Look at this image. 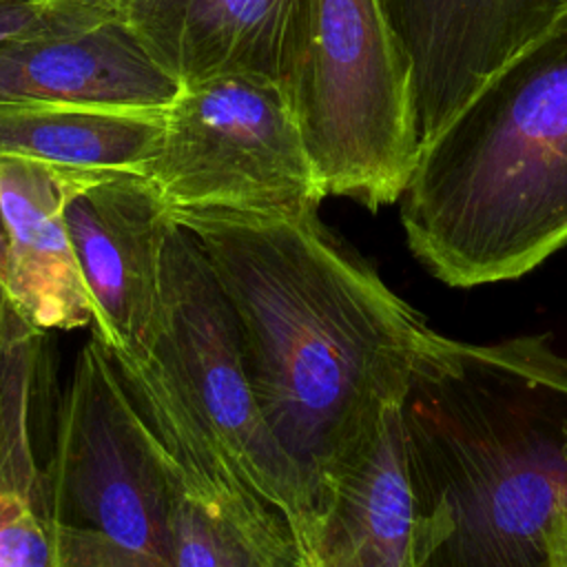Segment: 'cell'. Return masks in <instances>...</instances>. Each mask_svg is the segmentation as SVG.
Listing matches in <instances>:
<instances>
[{
    "mask_svg": "<svg viewBox=\"0 0 567 567\" xmlns=\"http://www.w3.org/2000/svg\"><path fill=\"white\" fill-rule=\"evenodd\" d=\"M323 197L401 199L421 151L408 53L381 0H303L284 80Z\"/></svg>",
    "mask_w": 567,
    "mask_h": 567,
    "instance_id": "4",
    "label": "cell"
},
{
    "mask_svg": "<svg viewBox=\"0 0 567 567\" xmlns=\"http://www.w3.org/2000/svg\"><path fill=\"white\" fill-rule=\"evenodd\" d=\"M173 567H259L246 545L182 487L173 507Z\"/></svg>",
    "mask_w": 567,
    "mask_h": 567,
    "instance_id": "15",
    "label": "cell"
},
{
    "mask_svg": "<svg viewBox=\"0 0 567 567\" xmlns=\"http://www.w3.org/2000/svg\"><path fill=\"white\" fill-rule=\"evenodd\" d=\"M414 80L419 140L565 9L567 0H381Z\"/></svg>",
    "mask_w": 567,
    "mask_h": 567,
    "instance_id": "10",
    "label": "cell"
},
{
    "mask_svg": "<svg viewBox=\"0 0 567 567\" xmlns=\"http://www.w3.org/2000/svg\"><path fill=\"white\" fill-rule=\"evenodd\" d=\"M0 567H62L49 512L11 492L0 494Z\"/></svg>",
    "mask_w": 567,
    "mask_h": 567,
    "instance_id": "16",
    "label": "cell"
},
{
    "mask_svg": "<svg viewBox=\"0 0 567 567\" xmlns=\"http://www.w3.org/2000/svg\"><path fill=\"white\" fill-rule=\"evenodd\" d=\"M4 272H7V230H4V221H2V204H0V341L4 339V334L9 332L13 319L9 299H7V288H4Z\"/></svg>",
    "mask_w": 567,
    "mask_h": 567,
    "instance_id": "18",
    "label": "cell"
},
{
    "mask_svg": "<svg viewBox=\"0 0 567 567\" xmlns=\"http://www.w3.org/2000/svg\"><path fill=\"white\" fill-rule=\"evenodd\" d=\"M419 565V516L399 401L334 478L317 523L310 567Z\"/></svg>",
    "mask_w": 567,
    "mask_h": 567,
    "instance_id": "12",
    "label": "cell"
},
{
    "mask_svg": "<svg viewBox=\"0 0 567 567\" xmlns=\"http://www.w3.org/2000/svg\"><path fill=\"white\" fill-rule=\"evenodd\" d=\"M179 91L133 24L102 9L0 44V104L166 113Z\"/></svg>",
    "mask_w": 567,
    "mask_h": 567,
    "instance_id": "9",
    "label": "cell"
},
{
    "mask_svg": "<svg viewBox=\"0 0 567 567\" xmlns=\"http://www.w3.org/2000/svg\"><path fill=\"white\" fill-rule=\"evenodd\" d=\"M151 348L270 540L292 565L310 567L315 514L303 483L257 403L230 306L197 239L177 221L164 248Z\"/></svg>",
    "mask_w": 567,
    "mask_h": 567,
    "instance_id": "6",
    "label": "cell"
},
{
    "mask_svg": "<svg viewBox=\"0 0 567 567\" xmlns=\"http://www.w3.org/2000/svg\"><path fill=\"white\" fill-rule=\"evenodd\" d=\"M235 317L257 403L317 523L343 465L405 394L432 332L310 210H173ZM315 540V538H312Z\"/></svg>",
    "mask_w": 567,
    "mask_h": 567,
    "instance_id": "1",
    "label": "cell"
},
{
    "mask_svg": "<svg viewBox=\"0 0 567 567\" xmlns=\"http://www.w3.org/2000/svg\"><path fill=\"white\" fill-rule=\"evenodd\" d=\"M419 567H560L567 354L549 334L430 332L401 399Z\"/></svg>",
    "mask_w": 567,
    "mask_h": 567,
    "instance_id": "2",
    "label": "cell"
},
{
    "mask_svg": "<svg viewBox=\"0 0 567 567\" xmlns=\"http://www.w3.org/2000/svg\"><path fill=\"white\" fill-rule=\"evenodd\" d=\"M144 175L173 210H310L326 199L288 93L264 75L182 86Z\"/></svg>",
    "mask_w": 567,
    "mask_h": 567,
    "instance_id": "7",
    "label": "cell"
},
{
    "mask_svg": "<svg viewBox=\"0 0 567 567\" xmlns=\"http://www.w3.org/2000/svg\"><path fill=\"white\" fill-rule=\"evenodd\" d=\"M303 0H146L124 18L182 86L221 75L284 84Z\"/></svg>",
    "mask_w": 567,
    "mask_h": 567,
    "instance_id": "11",
    "label": "cell"
},
{
    "mask_svg": "<svg viewBox=\"0 0 567 567\" xmlns=\"http://www.w3.org/2000/svg\"><path fill=\"white\" fill-rule=\"evenodd\" d=\"M82 2L93 4L97 9H104L109 13H115V16H126L128 11H133L135 7H140L146 0H82Z\"/></svg>",
    "mask_w": 567,
    "mask_h": 567,
    "instance_id": "19",
    "label": "cell"
},
{
    "mask_svg": "<svg viewBox=\"0 0 567 567\" xmlns=\"http://www.w3.org/2000/svg\"><path fill=\"white\" fill-rule=\"evenodd\" d=\"M44 483L62 567H173L179 483L93 334L58 403Z\"/></svg>",
    "mask_w": 567,
    "mask_h": 567,
    "instance_id": "5",
    "label": "cell"
},
{
    "mask_svg": "<svg viewBox=\"0 0 567 567\" xmlns=\"http://www.w3.org/2000/svg\"><path fill=\"white\" fill-rule=\"evenodd\" d=\"M560 567H567V545H565V551H563V563H560Z\"/></svg>",
    "mask_w": 567,
    "mask_h": 567,
    "instance_id": "20",
    "label": "cell"
},
{
    "mask_svg": "<svg viewBox=\"0 0 567 567\" xmlns=\"http://www.w3.org/2000/svg\"><path fill=\"white\" fill-rule=\"evenodd\" d=\"M64 219L91 303V334L109 352L144 354L159 326L173 208L144 173L64 171Z\"/></svg>",
    "mask_w": 567,
    "mask_h": 567,
    "instance_id": "8",
    "label": "cell"
},
{
    "mask_svg": "<svg viewBox=\"0 0 567 567\" xmlns=\"http://www.w3.org/2000/svg\"><path fill=\"white\" fill-rule=\"evenodd\" d=\"M64 199V171L0 162L7 299L13 317L40 334L91 326V303L69 237Z\"/></svg>",
    "mask_w": 567,
    "mask_h": 567,
    "instance_id": "13",
    "label": "cell"
},
{
    "mask_svg": "<svg viewBox=\"0 0 567 567\" xmlns=\"http://www.w3.org/2000/svg\"><path fill=\"white\" fill-rule=\"evenodd\" d=\"M164 126L166 113L151 111L0 104V162L73 173H144Z\"/></svg>",
    "mask_w": 567,
    "mask_h": 567,
    "instance_id": "14",
    "label": "cell"
},
{
    "mask_svg": "<svg viewBox=\"0 0 567 567\" xmlns=\"http://www.w3.org/2000/svg\"><path fill=\"white\" fill-rule=\"evenodd\" d=\"M97 9L82 0H0V44Z\"/></svg>",
    "mask_w": 567,
    "mask_h": 567,
    "instance_id": "17",
    "label": "cell"
},
{
    "mask_svg": "<svg viewBox=\"0 0 567 567\" xmlns=\"http://www.w3.org/2000/svg\"><path fill=\"white\" fill-rule=\"evenodd\" d=\"M399 202L447 286L518 279L567 244V9L421 144Z\"/></svg>",
    "mask_w": 567,
    "mask_h": 567,
    "instance_id": "3",
    "label": "cell"
}]
</instances>
